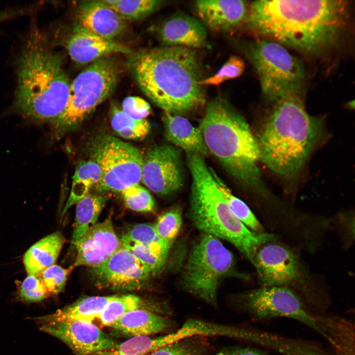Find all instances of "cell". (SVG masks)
Wrapping results in <instances>:
<instances>
[{
    "label": "cell",
    "mask_w": 355,
    "mask_h": 355,
    "mask_svg": "<svg viewBox=\"0 0 355 355\" xmlns=\"http://www.w3.org/2000/svg\"><path fill=\"white\" fill-rule=\"evenodd\" d=\"M73 266L67 269L53 264L38 274L47 291L48 296L56 295L64 289L69 275Z\"/></svg>",
    "instance_id": "d590c367"
},
{
    "label": "cell",
    "mask_w": 355,
    "mask_h": 355,
    "mask_svg": "<svg viewBox=\"0 0 355 355\" xmlns=\"http://www.w3.org/2000/svg\"><path fill=\"white\" fill-rule=\"evenodd\" d=\"M200 21L210 29L229 32L238 27L247 18L248 8L240 0H201L195 3Z\"/></svg>",
    "instance_id": "d6986e66"
},
{
    "label": "cell",
    "mask_w": 355,
    "mask_h": 355,
    "mask_svg": "<svg viewBox=\"0 0 355 355\" xmlns=\"http://www.w3.org/2000/svg\"><path fill=\"white\" fill-rule=\"evenodd\" d=\"M188 339L158 348L145 355H204L201 348Z\"/></svg>",
    "instance_id": "f35d334b"
},
{
    "label": "cell",
    "mask_w": 355,
    "mask_h": 355,
    "mask_svg": "<svg viewBox=\"0 0 355 355\" xmlns=\"http://www.w3.org/2000/svg\"><path fill=\"white\" fill-rule=\"evenodd\" d=\"M108 199L107 196L89 193L77 203L71 243L76 248L87 231L94 225Z\"/></svg>",
    "instance_id": "4316f807"
},
{
    "label": "cell",
    "mask_w": 355,
    "mask_h": 355,
    "mask_svg": "<svg viewBox=\"0 0 355 355\" xmlns=\"http://www.w3.org/2000/svg\"><path fill=\"white\" fill-rule=\"evenodd\" d=\"M183 180L181 153L169 144L155 146L143 160L141 181L151 191L166 196L180 188Z\"/></svg>",
    "instance_id": "5bb4252c"
},
{
    "label": "cell",
    "mask_w": 355,
    "mask_h": 355,
    "mask_svg": "<svg viewBox=\"0 0 355 355\" xmlns=\"http://www.w3.org/2000/svg\"><path fill=\"white\" fill-rule=\"evenodd\" d=\"M122 245L129 249L142 263L148 267L153 275L159 272L164 265L166 259L153 251L123 237L120 239Z\"/></svg>",
    "instance_id": "8d00e7d4"
},
{
    "label": "cell",
    "mask_w": 355,
    "mask_h": 355,
    "mask_svg": "<svg viewBox=\"0 0 355 355\" xmlns=\"http://www.w3.org/2000/svg\"><path fill=\"white\" fill-rule=\"evenodd\" d=\"M121 193L128 208L139 212H151L154 210L155 203L151 195L139 184L132 185Z\"/></svg>",
    "instance_id": "e575fe53"
},
{
    "label": "cell",
    "mask_w": 355,
    "mask_h": 355,
    "mask_svg": "<svg viewBox=\"0 0 355 355\" xmlns=\"http://www.w3.org/2000/svg\"><path fill=\"white\" fill-rule=\"evenodd\" d=\"M158 37L165 46H181L191 49L207 45L205 26L198 19L178 13L164 21L157 30Z\"/></svg>",
    "instance_id": "e0dca14e"
},
{
    "label": "cell",
    "mask_w": 355,
    "mask_h": 355,
    "mask_svg": "<svg viewBox=\"0 0 355 355\" xmlns=\"http://www.w3.org/2000/svg\"><path fill=\"white\" fill-rule=\"evenodd\" d=\"M94 155L101 173L97 191L121 192L141 181L143 158L133 145L105 137L97 143Z\"/></svg>",
    "instance_id": "30bf717a"
},
{
    "label": "cell",
    "mask_w": 355,
    "mask_h": 355,
    "mask_svg": "<svg viewBox=\"0 0 355 355\" xmlns=\"http://www.w3.org/2000/svg\"><path fill=\"white\" fill-rule=\"evenodd\" d=\"M122 237L143 246L166 259L172 246L159 237L154 225L149 223L137 224Z\"/></svg>",
    "instance_id": "4dcf8cb0"
},
{
    "label": "cell",
    "mask_w": 355,
    "mask_h": 355,
    "mask_svg": "<svg viewBox=\"0 0 355 355\" xmlns=\"http://www.w3.org/2000/svg\"><path fill=\"white\" fill-rule=\"evenodd\" d=\"M165 135L173 144L186 152L204 157L209 154L199 127L182 116L165 112L163 117Z\"/></svg>",
    "instance_id": "44dd1931"
},
{
    "label": "cell",
    "mask_w": 355,
    "mask_h": 355,
    "mask_svg": "<svg viewBox=\"0 0 355 355\" xmlns=\"http://www.w3.org/2000/svg\"><path fill=\"white\" fill-rule=\"evenodd\" d=\"M137 309H144L156 314L166 313L165 308L142 300L133 294L116 295L97 318L102 326H110L126 313Z\"/></svg>",
    "instance_id": "484cf974"
},
{
    "label": "cell",
    "mask_w": 355,
    "mask_h": 355,
    "mask_svg": "<svg viewBox=\"0 0 355 355\" xmlns=\"http://www.w3.org/2000/svg\"><path fill=\"white\" fill-rule=\"evenodd\" d=\"M34 320L40 330L62 340L75 355H90L111 348L119 343L92 322L71 320L48 322L36 317Z\"/></svg>",
    "instance_id": "9a60e30c"
},
{
    "label": "cell",
    "mask_w": 355,
    "mask_h": 355,
    "mask_svg": "<svg viewBox=\"0 0 355 355\" xmlns=\"http://www.w3.org/2000/svg\"><path fill=\"white\" fill-rule=\"evenodd\" d=\"M245 68L244 61L240 57L230 56L215 73L202 79L200 84L202 86H217L221 83L236 78L244 72Z\"/></svg>",
    "instance_id": "836d02e7"
},
{
    "label": "cell",
    "mask_w": 355,
    "mask_h": 355,
    "mask_svg": "<svg viewBox=\"0 0 355 355\" xmlns=\"http://www.w3.org/2000/svg\"><path fill=\"white\" fill-rule=\"evenodd\" d=\"M118 80V68L107 56L91 63L70 83L66 107L52 123L56 138L74 129L113 92Z\"/></svg>",
    "instance_id": "52a82bcc"
},
{
    "label": "cell",
    "mask_w": 355,
    "mask_h": 355,
    "mask_svg": "<svg viewBox=\"0 0 355 355\" xmlns=\"http://www.w3.org/2000/svg\"><path fill=\"white\" fill-rule=\"evenodd\" d=\"M66 48L74 62L85 64L112 53L131 54L128 47L101 37L76 24L66 40Z\"/></svg>",
    "instance_id": "ac0fdd59"
},
{
    "label": "cell",
    "mask_w": 355,
    "mask_h": 355,
    "mask_svg": "<svg viewBox=\"0 0 355 355\" xmlns=\"http://www.w3.org/2000/svg\"><path fill=\"white\" fill-rule=\"evenodd\" d=\"M115 296L86 297L59 309L51 314L36 318L40 320L48 322L71 320L92 322L98 317L107 304Z\"/></svg>",
    "instance_id": "cb8c5ba5"
},
{
    "label": "cell",
    "mask_w": 355,
    "mask_h": 355,
    "mask_svg": "<svg viewBox=\"0 0 355 355\" xmlns=\"http://www.w3.org/2000/svg\"><path fill=\"white\" fill-rule=\"evenodd\" d=\"M122 110L129 116L136 119H145L151 110L150 105L142 98L130 96L124 99Z\"/></svg>",
    "instance_id": "ab89813d"
},
{
    "label": "cell",
    "mask_w": 355,
    "mask_h": 355,
    "mask_svg": "<svg viewBox=\"0 0 355 355\" xmlns=\"http://www.w3.org/2000/svg\"><path fill=\"white\" fill-rule=\"evenodd\" d=\"M209 153L237 180L261 195L269 192L258 167L259 149L245 118L224 98L206 106L199 127Z\"/></svg>",
    "instance_id": "5b68a950"
},
{
    "label": "cell",
    "mask_w": 355,
    "mask_h": 355,
    "mask_svg": "<svg viewBox=\"0 0 355 355\" xmlns=\"http://www.w3.org/2000/svg\"><path fill=\"white\" fill-rule=\"evenodd\" d=\"M332 355H355V326L350 319L327 313L320 316Z\"/></svg>",
    "instance_id": "7402d4cb"
},
{
    "label": "cell",
    "mask_w": 355,
    "mask_h": 355,
    "mask_svg": "<svg viewBox=\"0 0 355 355\" xmlns=\"http://www.w3.org/2000/svg\"><path fill=\"white\" fill-rule=\"evenodd\" d=\"M128 67L143 93L165 112L184 113L205 102L195 49L165 46L142 49L130 56Z\"/></svg>",
    "instance_id": "7a4b0ae2"
},
{
    "label": "cell",
    "mask_w": 355,
    "mask_h": 355,
    "mask_svg": "<svg viewBox=\"0 0 355 355\" xmlns=\"http://www.w3.org/2000/svg\"><path fill=\"white\" fill-rule=\"evenodd\" d=\"M48 296L46 289L38 275H28L20 286L19 297L24 302H38Z\"/></svg>",
    "instance_id": "74e56055"
},
{
    "label": "cell",
    "mask_w": 355,
    "mask_h": 355,
    "mask_svg": "<svg viewBox=\"0 0 355 355\" xmlns=\"http://www.w3.org/2000/svg\"><path fill=\"white\" fill-rule=\"evenodd\" d=\"M121 246L111 217H108L103 222L96 223L87 231L76 248L77 254L73 266L99 267Z\"/></svg>",
    "instance_id": "2e32d148"
},
{
    "label": "cell",
    "mask_w": 355,
    "mask_h": 355,
    "mask_svg": "<svg viewBox=\"0 0 355 355\" xmlns=\"http://www.w3.org/2000/svg\"><path fill=\"white\" fill-rule=\"evenodd\" d=\"M77 16L78 25L110 40L122 35L126 27V21L103 0L81 4Z\"/></svg>",
    "instance_id": "ffe728a7"
},
{
    "label": "cell",
    "mask_w": 355,
    "mask_h": 355,
    "mask_svg": "<svg viewBox=\"0 0 355 355\" xmlns=\"http://www.w3.org/2000/svg\"><path fill=\"white\" fill-rule=\"evenodd\" d=\"M111 109L110 123L113 130L121 137L130 140L144 139L149 133L150 126L145 119H134L116 106Z\"/></svg>",
    "instance_id": "f1b7e54d"
},
{
    "label": "cell",
    "mask_w": 355,
    "mask_h": 355,
    "mask_svg": "<svg viewBox=\"0 0 355 355\" xmlns=\"http://www.w3.org/2000/svg\"><path fill=\"white\" fill-rule=\"evenodd\" d=\"M90 273L98 287L117 291L141 289L153 275L148 267L122 245L103 264L92 268Z\"/></svg>",
    "instance_id": "4fadbf2b"
},
{
    "label": "cell",
    "mask_w": 355,
    "mask_h": 355,
    "mask_svg": "<svg viewBox=\"0 0 355 355\" xmlns=\"http://www.w3.org/2000/svg\"><path fill=\"white\" fill-rule=\"evenodd\" d=\"M274 242L262 245L254 258L252 264L256 269L261 285L284 286L293 290L295 287V292L304 302L302 265L291 249Z\"/></svg>",
    "instance_id": "7c38bea8"
},
{
    "label": "cell",
    "mask_w": 355,
    "mask_h": 355,
    "mask_svg": "<svg viewBox=\"0 0 355 355\" xmlns=\"http://www.w3.org/2000/svg\"><path fill=\"white\" fill-rule=\"evenodd\" d=\"M126 20L142 19L157 10L163 1L158 0H103Z\"/></svg>",
    "instance_id": "1f68e13d"
},
{
    "label": "cell",
    "mask_w": 355,
    "mask_h": 355,
    "mask_svg": "<svg viewBox=\"0 0 355 355\" xmlns=\"http://www.w3.org/2000/svg\"><path fill=\"white\" fill-rule=\"evenodd\" d=\"M100 168L94 160L83 161L77 166L72 178L71 191L65 210L89 193L101 178Z\"/></svg>",
    "instance_id": "83f0119b"
},
{
    "label": "cell",
    "mask_w": 355,
    "mask_h": 355,
    "mask_svg": "<svg viewBox=\"0 0 355 355\" xmlns=\"http://www.w3.org/2000/svg\"><path fill=\"white\" fill-rule=\"evenodd\" d=\"M27 11L24 9H6L0 10V23L23 14Z\"/></svg>",
    "instance_id": "b9f144b4"
},
{
    "label": "cell",
    "mask_w": 355,
    "mask_h": 355,
    "mask_svg": "<svg viewBox=\"0 0 355 355\" xmlns=\"http://www.w3.org/2000/svg\"><path fill=\"white\" fill-rule=\"evenodd\" d=\"M245 53L269 101L301 96L306 76L304 66L284 46L263 38L248 43Z\"/></svg>",
    "instance_id": "ba28073f"
},
{
    "label": "cell",
    "mask_w": 355,
    "mask_h": 355,
    "mask_svg": "<svg viewBox=\"0 0 355 355\" xmlns=\"http://www.w3.org/2000/svg\"><path fill=\"white\" fill-rule=\"evenodd\" d=\"M170 325L168 319L144 309L131 311L110 327L115 331L131 337L148 336L165 330Z\"/></svg>",
    "instance_id": "603a6c76"
},
{
    "label": "cell",
    "mask_w": 355,
    "mask_h": 355,
    "mask_svg": "<svg viewBox=\"0 0 355 355\" xmlns=\"http://www.w3.org/2000/svg\"><path fill=\"white\" fill-rule=\"evenodd\" d=\"M215 355H269L265 350L252 348H238L221 351Z\"/></svg>",
    "instance_id": "60d3db41"
},
{
    "label": "cell",
    "mask_w": 355,
    "mask_h": 355,
    "mask_svg": "<svg viewBox=\"0 0 355 355\" xmlns=\"http://www.w3.org/2000/svg\"><path fill=\"white\" fill-rule=\"evenodd\" d=\"M211 171L218 189L234 215L252 231L259 233L264 232L263 226L248 205L234 196L216 173L212 169Z\"/></svg>",
    "instance_id": "f546056e"
},
{
    "label": "cell",
    "mask_w": 355,
    "mask_h": 355,
    "mask_svg": "<svg viewBox=\"0 0 355 355\" xmlns=\"http://www.w3.org/2000/svg\"><path fill=\"white\" fill-rule=\"evenodd\" d=\"M181 224L180 210L178 207H173L161 214L153 225L159 237L172 246Z\"/></svg>",
    "instance_id": "d6a6232c"
},
{
    "label": "cell",
    "mask_w": 355,
    "mask_h": 355,
    "mask_svg": "<svg viewBox=\"0 0 355 355\" xmlns=\"http://www.w3.org/2000/svg\"><path fill=\"white\" fill-rule=\"evenodd\" d=\"M349 8L343 0H259L250 4L245 22L264 38L318 55L338 42Z\"/></svg>",
    "instance_id": "6da1fadb"
},
{
    "label": "cell",
    "mask_w": 355,
    "mask_h": 355,
    "mask_svg": "<svg viewBox=\"0 0 355 355\" xmlns=\"http://www.w3.org/2000/svg\"><path fill=\"white\" fill-rule=\"evenodd\" d=\"M232 253L215 237L204 233L192 248L183 275L184 287L205 302L216 304L221 281L233 273Z\"/></svg>",
    "instance_id": "9c48e42d"
},
{
    "label": "cell",
    "mask_w": 355,
    "mask_h": 355,
    "mask_svg": "<svg viewBox=\"0 0 355 355\" xmlns=\"http://www.w3.org/2000/svg\"><path fill=\"white\" fill-rule=\"evenodd\" d=\"M187 161L192 178L189 213L193 224L204 233L230 242L253 264L258 249L277 237L252 231L234 215L204 157L187 154Z\"/></svg>",
    "instance_id": "8992f818"
},
{
    "label": "cell",
    "mask_w": 355,
    "mask_h": 355,
    "mask_svg": "<svg viewBox=\"0 0 355 355\" xmlns=\"http://www.w3.org/2000/svg\"><path fill=\"white\" fill-rule=\"evenodd\" d=\"M65 241L61 233L55 232L31 246L23 257L24 266L28 275H38L54 264Z\"/></svg>",
    "instance_id": "d4e9b609"
},
{
    "label": "cell",
    "mask_w": 355,
    "mask_h": 355,
    "mask_svg": "<svg viewBox=\"0 0 355 355\" xmlns=\"http://www.w3.org/2000/svg\"><path fill=\"white\" fill-rule=\"evenodd\" d=\"M242 300L244 309L257 321L288 318L304 324L324 337L321 315L312 312L299 295L289 288L261 286L243 295Z\"/></svg>",
    "instance_id": "8fae6325"
},
{
    "label": "cell",
    "mask_w": 355,
    "mask_h": 355,
    "mask_svg": "<svg viewBox=\"0 0 355 355\" xmlns=\"http://www.w3.org/2000/svg\"><path fill=\"white\" fill-rule=\"evenodd\" d=\"M63 63L43 32L33 27L17 59L13 103L17 113L40 123H52L62 114L68 103L70 86Z\"/></svg>",
    "instance_id": "3957f363"
},
{
    "label": "cell",
    "mask_w": 355,
    "mask_h": 355,
    "mask_svg": "<svg viewBox=\"0 0 355 355\" xmlns=\"http://www.w3.org/2000/svg\"><path fill=\"white\" fill-rule=\"evenodd\" d=\"M272 103L256 138L260 161L280 178L291 180L320 140L322 122L307 113L300 96Z\"/></svg>",
    "instance_id": "277c9868"
}]
</instances>
